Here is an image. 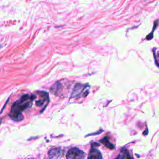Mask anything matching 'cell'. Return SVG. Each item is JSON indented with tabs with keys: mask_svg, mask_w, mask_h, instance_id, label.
<instances>
[{
	"mask_svg": "<svg viewBox=\"0 0 159 159\" xmlns=\"http://www.w3.org/2000/svg\"><path fill=\"white\" fill-rule=\"evenodd\" d=\"M35 97L26 94L22 96L13 105L10 116L13 120L15 121H21L23 119L21 112L31 106L32 103Z\"/></svg>",
	"mask_w": 159,
	"mask_h": 159,
	"instance_id": "cell-1",
	"label": "cell"
},
{
	"mask_svg": "<svg viewBox=\"0 0 159 159\" xmlns=\"http://www.w3.org/2000/svg\"><path fill=\"white\" fill-rule=\"evenodd\" d=\"M85 157L83 151L77 147L70 149L67 154V159H85Z\"/></svg>",
	"mask_w": 159,
	"mask_h": 159,
	"instance_id": "cell-2",
	"label": "cell"
},
{
	"mask_svg": "<svg viewBox=\"0 0 159 159\" xmlns=\"http://www.w3.org/2000/svg\"><path fill=\"white\" fill-rule=\"evenodd\" d=\"M62 154V151L60 148H54L49 152V159H59Z\"/></svg>",
	"mask_w": 159,
	"mask_h": 159,
	"instance_id": "cell-3",
	"label": "cell"
},
{
	"mask_svg": "<svg viewBox=\"0 0 159 159\" xmlns=\"http://www.w3.org/2000/svg\"><path fill=\"white\" fill-rule=\"evenodd\" d=\"M88 159H102L100 151L95 147H92L90 151Z\"/></svg>",
	"mask_w": 159,
	"mask_h": 159,
	"instance_id": "cell-4",
	"label": "cell"
},
{
	"mask_svg": "<svg viewBox=\"0 0 159 159\" xmlns=\"http://www.w3.org/2000/svg\"><path fill=\"white\" fill-rule=\"evenodd\" d=\"M116 159H132L128 150L123 151L121 154H119Z\"/></svg>",
	"mask_w": 159,
	"mask_h": 159,
	"instance_id": "cell-5",
	"label": "cell"
},
{
	"mask_svg": "<svg viewBox=\"0 0 159 159\" xmlns=\"http://www.w3.org/2000/svg\"><path fill=\"white\" fill-rule=\"evenodd\" d=\"M102 144H104L106 147L111 149H113L114 148V146L113 144H111V143L109 141L108 137H105V138H103L102 140H101L100 141Z\"/></svg>",
	"mask_w": 159,
	"mask_h": 159,
	"instance_id": "cell-6",
	"label": "cell"
},
{
	"mask_svg": "<svg viewBox=\"0 0 159 159\" xmlns=\"http://www.w3.org/2000/svg\"><path fill=\"white\" fill-rule=\"evenodd\" d=\"M158 25H159V20H157L156 21H155V22H154V27H153L152 33H151L150 34H149L147 35V36L146 37V39L148 40V41H150V40H151V39H152L153 38V37H154L153 33L155 31V29L157 27V26H158Z\"/></svg>",
	"mask_w": 159,
	"mask_h": 159,
	"instance_id": "cell-7",
	"label": "cell"
},
{
	"mask_svg": "<svg viewBox=\"0 0 159 159\" xmlns=\"http://www.w3.org/2000/svg\"><path fill=\"white\" fill-rule=\"evenodd\" d=\"M155 59L156 63L157 64H158L159 66V52H158V53L157 55L155 54Z\"/></svg>",
	"mask_w": 159,
	"mask_h": 159,
	"instance_id": "cell-8",
	"label": "cell"
}]
</instances>
